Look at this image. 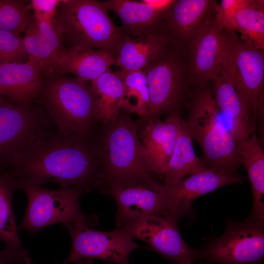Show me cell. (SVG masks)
I'll return each mask as SVG.
<instances>
[{
    "label": "cell",
    "mask_w": 264,
    "mask_h": 264,
    "mask_svg": "<svg viewBox=\"0 0 264 264\" xmlns=\"http://www.w3.org/2000/svg\"><path fill=\"white\" fill-rule=\"evenodd\" d=\"M16 183L60 188L77 187L84 193L101 191L103 169L95 137L47 132L21 152L6 172Z\"/></svg>",
    "instance_id": "6da1fadb"
},
{
    "label": "cell",
    "mask_w": 264,
    "mask_h": 264,
    "mask_svg": "<svg viewBox=\"0 0 264 264\" xmlns=\"http://www.w3.org/2000/svg\"><path fill=\"white\" fill-rule=\"evenodd\" d=\"M193 88L184 105L188 113L185 120L193 140L200 147L202 159L213 170L239 176L242 165L237 146L216 105L211 82Z\"/></svg>",
    "instance_id": "7a4b0ae2"
},
{
    "label": "cell",
    "mask_w": 264,
    "mask_h": 264,
    "mask_svg": "<svg viewBox=\"0 0 264 264\" xmlns=\"http://www.w3.org/2000/svg\"><path fill=\"white\" fill-rule=\"evenodd\" d=\"M45 78L40 97L57 131L63 134L94 137L100 124L91 83L66 75Z\"/></svg>",
    "instance_id": "3957f363"
},
{
    "label": "cell",
    "mask_w": 264,
    "mask_h": 264,
    "mask_svg": "<svg viewBox=\"0 0 264 264\" xmlns=\"http://www.w3.org/2000/svg\"><path fill=\"white\" fill-rule=\"evenodd\" d=\"M264 49L223 29L219 66L233 83L250 114L256 134L264 143Z\"/></svg>",
    "instance_id": "277c9868"
},
{
    "label": "cell",
    "mask_w": 264,
    "mask_h": 264,
    "mask_svg": "<svg viewBox=\"0 0 264 264\" xmlns=\"http://www.w3.org/2000/svg\"><path fill=\"white\" fill-rule=\"evenodd\" d=\"M131 115L120 109L114 121L100 124L95 135L103 169L101 192L111 183L160 179L145 163L136 121Z\"/></svg>",
    "instance_id": "5b68a950"
},
{
    "label": "cell",
    "mask_w": 264,
    "mask_h": 264,
    "mask_svg": "<svg viewBox=\"0 0 264 264\" xmlns=\"http://www.w3.org/2000/svg\"><path fill=\"white\" fill-rule=\"evenodd\" d=\"M53 25L66 49L106 50L114 57L123 35L101 1L94 0H61Z\"/></svg>",
    "instance_id": "8992f818"
},
{
    "label": "cell",
    "mask_w": 264,
    "mask_h": 264,
    "mask_svg": "<svg viewBox=\"0 0 264 264\" xmlns=\"http://www.w3.org/2000/svg\"><path fill=\"white\" fill-rule=\"evenodd\" d=\"M141 70L146 76L149 92L147 117L179 115L191 91L184 53L169 44Z\"/></svg>",
    "instance_id": "52a82bcc"
},
{
    "label": "cell",
    "mask_w": 264,
    "mask_h": 264,
    "mask_svg": "<svg viewBox=\"0 0 264 264\" xmlns=\"http://www.w3.org/2000/svg\"><path fill=\"white\" fill-rule=\"evenodd\" d=\"M195 258L204 264H262L264 221L226 219L223 234L208 239L202 247L195 248Z\"/></svg>",
    "instance_id": "ba28073f"
},
{
    "label": "cell",
    "mask_w": 264,
    "mask_h": 264,
    "mask_svg": "<svg viewBox=\"0 0 264 264\" xmlns=\"http://www.w3.org/2000/svg\"><path fill=\"white\" fill-rule=\"evenodd\" d=\"M26 195V212L18 229H25L31 234L51 225L73 223L85 220L93 222V219L83 213L80 207V196L84 193L77 187L51 190L26 182L16 184Z\"/></svg>",
    "instance_id": "9c48e42d"
},
{
    "label": "cell",
    "mask_w": 264,
    "mask_h": 264,
    "mask_svg": "<svg viewBox=\"0 0 264 264\" xmlns=\"http://www.w3.org/2000/svg\"><path fill=\"white\" fill-rule=\"evenodd\" d=\"M93 222L81 220L63 224L71 240L70 251L62 264L85 259H100L113 264H130L131 253L143 247L135 243L132 237L121 228L102 231L89 226Z\"/></svg>",
    "instance_id": "30bf717a"
},
{
    "label": "cell",
    "mask_w": 264,
    "mask_h": 264,
    "mask_svg": "<svg viewBox=\"0 0 264 264\" xmlns=\"http://www.w3.org/2000/svg\"><path fill=\"white\" fill-rule=\"evenodd\" d=\"M50 120L44 109L4 100L0 104V162L10 165L21 152L49 132Z\"/></svg>",
    "instance_id": "8fae6325"
},
{
    "label": "cell",
    "mask_w": 264,
    "mask_h": 264,
    "mask_svg": "<svg viewBox=\"0 0 264 264\" xmlns=\"http://www.w3.org/2000/svg\"><path fill=\"white\" fill-rule=\"evenodd\" d=\"M154 178L110 183L102 192L110 195L116 204V228H121L144 217L169 215L166 188Z\"/></svg>",
    "instance_id": "7c38bea8"
},
{
    "label": "cell",
    "mask_w": 264,
    "mask_h": 264,
    "mask_svg": "<svg viewBox=\"0 0 264 264\" xmlns=\"http://www.w3.org/2000/svg\"><path fill=\"white\" fill-rule=\"evenodd\" d=\"M178 221L170 215H153L121 227L134 239L146 242L150 250L170 261L193 264L196 262L195 248L182 237Z\"/></svg>",
    "instance_id": "4fadbf2b"
},
{
    "label": "cell",
    "mask_w": 264,
    "mask_h": 264,
    "mask_svg": "<svg viewBox=\"0 0 264 264\" xmlns=\"http://www.w3.org/2000/svg\"><path fill=\"white\" fill-rule=\"evenodd\" d=\"M217 11L202 22L183 51L193 87L210 81L219 65L223 28L217 16Z\"/></svg>",
    "instance_id": "5bb4252c"
},
{
    "label": "cell",
    "mask_w": 264,
    "mask_h": 264,
    "mask_svg": "<svg viewBox=\"0 0 264 264\" xmlns=\"http://www.w3.org/2000/svg\"><path fill=\"white\" fill-rule=\"evenodd\" d=\"M182 120L179 115H170L164 119L147 117L136 120L145 163L151 173L162 181Z\"/></svg>",
    "instance_id": "9a60e30c"
},
{
    "label": "cell",
    "mask_w": 264,
    "mask_h": 264,
    "mask_svg": "<svg viewBox=\"0 0 264 264\" xmlns=\"http://www.w3.org/2000/svg\"><path fill=\"white\" fill-rule=\"evenodd\" d=\"M244 178L213 170L207 167L165 187L169 215L178 222L184 217L193 219V201L198 197L225 186L240 184Z\"/></svg>",
    "instance_id": "2e32d148"
},
{
    "label": "cell",
    "mask_w": 264,
    "mask_h": 264,
    "mask_svg": "<svg viewBox=\"0 0 264 264\" xmlns=\"http://www.w3.org/2000/svg\"><path fill=\"white\" fill-rule=\"evenodd\" d=\"M218 5L211 0H176L158 29L170 45L183 52L195 31Z\"/></svg>",
    "instance_id": "e0dca14e"
},
{
    "label": "cell",
    "mask_w": 264,
    "mask_h": 264,
    "mask_svg": "<svg viewBox=\"0 0 264 264\" xmlns=\"http://www.w3.org/2000/svg\"><path fill=\"white\" fill-rule=\"evenodd\" d=\"M210 82L216 105L238 146L256 132L250 114L236 88L219 65Z\"/></svg>",
    "instance_id": "ac0fdd59"
},
{
    "label": "cell",
    "mask_w": 264,
    "mask_h": 264,
    "mask_svg": "<svg viewBox=\"0 0 264 264\" xmlns=\"http://www.w3.org/2000/svg\"><path fill=\"white\" fill-rule=\"evenodd\" d=\"M22 38L28 60L39 66L45 77L54 75L58 61L66 48L53 24L33 18Z\"/></svg>",
    "instance_id": "d6986e66"
},
{
    "label": "cell",
    "mask_w": 264,
    "mask_h": 264,
    "mask_svg": "<svg viewBox=\"0 0 264 264\" xmlns=\"http://www.w3.org/2000/svg\"><path fill=\"white\" fill-rule=\"evenodd\" d=\"M44 79L39 66L25 63H0V95L18 105H29L40 96Z\"/></svg>",
    "instance_id": "ffe728a7"
},
{
    "label": "cell",
    "mask_w": 264,
    "mask_h": 264,
    "mask_svg": "<svg viewBox=\"0 0 264 264\" xmlns=\"http://www.w3.org/2000/svg\"><path fill=\"white\" fill-rule=\"evenodd\" d=\"M170 44L158 28L135 37L123 32L114 55V65L124 74L141 70L155 59Z\"/></svg>",
    "instance_id": "44dd1931"
},
{
    "label": "cell",
    "mask_w": 264,
    "mask_h": 264,
    "mask_svg": "<svg viewBox=\"0 0 264 264\" xmlns=\"http://www.w3.org/2000/svg\"><path fill=\"white\" fill-rule=\"evenodd\" d=\"M113 65L114 58L109 51L72 47L66 49L60 58L55 75L72 74L79 80L91 83Z\"/></svg>",
    "instance_id": "7402d4cb"
},
{
    "label": "cell",
    "mask_w": 264,
    "mask_h": 264,
    "mask_svg": "<svg viewBox=\"0 0 264 264\" xmlns=\"http://www.w3.org/2000/svg\"><path fill=\"white\" fill-rule=\"evenodd\" d=\"M101 2L107 10L113 12L120 18L121 31L133 37L157 29L170 11L159 10L145 0H108Z\"/></svg>",
    "instance_id": "603a6c76"
},
{
    "label": "cell",
    "mask_w": 264,
    "mask_h": 264,
    "mask_svg": "<svg viewBox=\"0 0 264 264\" xmlns=\"http://www.w3.org/2000/svg\"><path fill=\"white\" fill-rule=\"evenodd\" d=\"M256 132L237 146L241 165L249 180L253 197L251 211L244 220L248 222L264 221V151Z\"/></svg>",
    "instance_id": "cb8c5ba5"
},
{
    "label": "cell",
    "mask_w": 264,
    "mask_h": 264,
    "mask_svg": "<svg viewBox=\"0 0 264 264\" xmlns=\"http://www.w3.org/2000/svg\"><path fill=\"white\" fill-rule=\"evenodd\" d=\"M186 120L183 119L175 147L163 174L165 187L207 167L202 158L196 155Z\"/></svg>",
    "instance_id": "d4e9b609"
},
{
    "label": "cell",
    "mask_w": 264,
    "mask_h": 264,
    "mask_svg": "<svg viewBox=\"0 0 264 264\" xmlns=\"http://www.w3.org/2000/svg\"><path fill=\"white\" fill-rule=\"evenodd\" d=\"M96 96V115L100 124L114 121L123 94V77L110 68L91 82Z\"/></svg>",
    "instance_id": "484cf974"
},
{
    "label": "cell",
    "mask_w": 264,
    "mask_h": 264,
    "mask_svg": "<svg viewBox=\"0 0 264 264\" xmlns=\"http://www.w3.org/2000/svg\"><path fill=\"white\" fill-rule=\"evenodd\" d=\"M17 189L15 181L7 173H0V241L5 248L12 251L23 249L12 207V198Z\"/></svg>",
    "instance_id": "4316f807"
},
{
    "label": "cell",
    "mask_w": 264,
    "mask_h": 264,
    "mask_svg": "<svg viewBox=\"0 0 264 264\" xmlns=\"http://www.w3.org/2000/svg\"><path fill=\"white\" fill-rule=\"evenodd\" d=\"M119 73L123 82V94L119 109L131 114H136L139 118L147 117L150 96L144 73L142 70H137Z\"/></svg>",
    "instance_id": "83f0119b"
},
{
    "label": "cell",
    "mask_w": 264,
    "mask_h": 264,
    "mask_svg": "<svg viewBox=\"0 0 264 264\" xmlns=\"http://www.w3.org/2000/svg\"><path fill=\"white\" fill-rule=\"evenodd\" d=\"M237 29L243 41L264 49V1L255 0L251 5L238 12Z\"/></svg>",
    "instance_id": "f1b7e54d"
},
{
    "label": "cell",
    "mask_w": 264,
    "mask_h": 264,
    "mask_svg": "<svg viewBox=\"0 0 264 264\" xmlns=\"http://www.w3.org/2000/svg\"><path fill=\"white\" fill-rule=\"evenodd\" d=\"M19 0H0V30L21 36L33 20L28 9V2Z\"/></svg>",
    "instance_id": "f546056e"
},
{
    "label": "cell",
    "mask_w": 264,
    "mask_h": 264,
    "mask_svg": "<svg viewBox=\"0 0 264 264\" xmlns=\"http://www.w3.org/2000/svg\"><path fill=\"white\" fill-rule=\"evenodd\" d=\"M28 61L23 38L0 30V63H25Z\"/></svg>",
    "instance_id": "4dcf8cb0"
},
{
    "label": "cell",
    "mask_w": 264,
    "mask_h": 264,
    "mask_svg": "<svg viewBox=\"0 0 264 264\" xmlns=\"http://www.w3.org/2000/svg\"><path fill=\"white\" fill-rule=\"evenodd\" d=\"M255 0H222L218 5L217 16L223 29L228 31L237 29L236 17L240 10L252 5Z\"/></svg>",
    "instance_id": "1f68e13d"
},
{
    "label": "cell",
    "mask_w": 264,
    "mask_h": 264,
    "mask_svg": "<svg viewBox=\"0 0 264 264\" xmlns=\"http://www.w3.org/2000/svg\"><path fill=\"white\" fill-rule=\"evenodd\" d=\"M61 0H31L28 2L29 10H33V17L38 22L52 23Z\"/></svg>",
    "instance_id": "d6a6232c"
},
{
    "label": "cell",
    "mask_w": 264,
    "mask_h": 264,
    "mask_svg": "<svg viewBox=\"0 0 264 264\" xmlns=\"http://www.w3.org/2000/svg\"><path fill=\"white\" fill-rule=\"evenodd\" d=\"M0 264H33V261L25 249L12 251L4 248L0 250Z\"/></svg>",
    "instance_id": "836d02e7"
},
{
    "label": "cell",
    "mask_w": 264,
    "mask_h": 264,
    "mask_svg": "<svg viewBox=\"0 0 264 264\" xmlns=\"http://www.w3.org/2000/svg\"><path fill=\"white\" fill-rule=\"evenodd\" d=\"M73 264H95L93 259H85L76 261L72 263ZM104 264H113L109 263H106Z\"/></svg>",
    "instance_id": "e575fe53"
},
{
    "label": "cell",
    "mask_w": 264,
    "mask_h": 264,
    "mask_svg": "<svg viewBox=\"0 0 264 264\" xmlns=\"http://www.w3.org/2000/svg\"><path fill=\"white\" fill-rule=\"evenodd\" d=\"M170 264H188L181 263H179L176 261H170Z\"/></svg>",
    "instance_id": "d590c367"
},
{
    "label": "cell",
    "mask_w": 264,
    "mask_h": 264,
    "mask_svg": "<svg viewBox=\"0 0 264 264\" xmlns=\"http://www.w3.org/2000/svg\"><path fill=\"white\" fill-rule=\"evenodd\" d=\"M5 99L3 98V96H2L1 95H0V104Z\"/></svg>",
    "instance_id": "8d00e7d4"
},
{
    "label": "cell",
    "mask_w": 264,
    "mask_h": 264,
    "mask_svg": "<svg viewBox=\"0 0 264 264\" xmlns=\"http://www.w3.org/2000/svg\"><path fill=\"white\" fill-rule=\"evenodd\" d=\"M193 264H204V263H203V262H199L198 263L196 262V263H194Z\"/></svg>",
    "instance_id": "74e56055"
}]
</instances>
